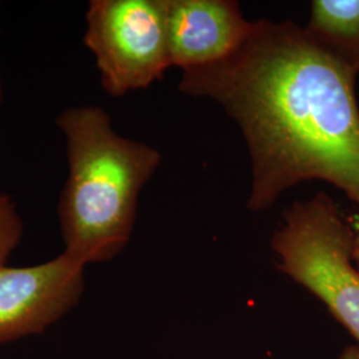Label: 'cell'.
<instances>
[{
	"instance_id": "cell-1",
	"label": "cell",
	"mask_w": 359,
	"mask_h": 359,
	"mask_svg": "<svg viewBox=\"0 0 359 359\" xmlns=\"http://www.w3.org/2000/svg\"><path fill=\"white\" fill-rule=\"evenodd\" d=\"M355 79L293 22H253L217 63L182 71L179 90L219 104L238 124L252 161L248 209L322 180L359 205Z\"/></svg>"
},
{
	"instance_id": "cell-2",
	"label": "cell",
	"mask_w": 359,
	"mask_h": 359,
	"mask_svg": "<svg viewBox=\"0 0 359 359\" xmlns=\"http://www.w3.org/2000/svg\"><path fill=\"white\" fill-rule=\"evenodd\" d=\"M68 176L57 203L65 253L83 265L112 261L128 245L144 185L161 164L148 144L118 135L100 107L62 111Z\"/></svg>"
},
{
	"instance_id": "cell-3",
	"label": "cell",
	"mask_w": 359,
	"mask_h": 359,
	"mask_svg": "<svg viewBox=\"0 0 359 359\" xmlns=\"http://www.w3.org/2000/svg\"><path fill=\"white\" fill-rule=\"evenodd\" d=\"M355 236L333 198L318 192L283 212L271 248L278 270L316 295L359 346V270L353 261Z\"/></svg>"
},
{
	"instance_id": "cell-4",
	"label": "cell",
	"mask_w": 359,
	"mask_h": 359,
	"mask_svg": "<svg viewBox=\"0 0 359 359\" xmlns=\"http://www.w3.org/2000/svg\"><path fill=\"white\" fill-rule=\"evenodd\" d=\"M167 0H92L83 41L104 92L114 97L145 90L172 67Z\"/></svg>"
},
{
	"instance_id": "cell-5",
	"label": "cell",
	"mask_w": 359,
	"mask_h": 359,
	"mask_svg": "<svg viewBox=\"0 0 359 359\" xmlns=\"http://www.w3.org/2000/svg\"><path fill=\"white\" fill-rule=\"evenodd\" d=\"M86 265L62 253L27 268L0 265V344L43 333L80 302Z\"/></svg>"
},
{
	"instance_id": "cell-6",
	"label": "cell",
	"mask_w": 359,
	"mask_h": 359,
	"mask_svg": "<svg viewBox=\"0 0 359 359\" xmlns=\"http://www.w3.org/2000/svg\"><path fill=\"white\" fill-rule=\"evenodd\" d=\"M172 67L182 71L217 63L236 51L252 29L234 0H167Z\"/></svg>"
},
{
	"instance_id": "cell-7",
	"label": "cell",
	"mask_w": 359,
	"mask_h": 359,
	"mask_svg": "<svg viewBox=\"0 0 359 359\" xmlns=\"http://www.w3.org/2000/svg\"><path fill=\"white\" fill-rule=\"evenodd\" d=\"M306 35L353 75L359 74V0H314Z\"/></svg>"
},
{
	"instance_id": "cell-8",
	"label": "cell",
	"mask_w": 359,
	"mask_h": 359,
	"mask_svg": "<svg viewBox=\"0 0 359 359\" xmlns=\"http://www.w3.org/2000/svg\"><path fill=\"white\" fill-rule=\"evenodd\" d=\"M25 224L16 203L7 193L0 192V265H4L23 238Z\"/></svg>"
},
{
	"instance_id": "cell-9",
	"label": "cell",
	"mask_w": 359,
	"mask_h": 359,
	"mask_svg": "<svg viewBox=\"0 0 359 359\" xmlns=\"http://www.w3.org/2000/svg\"><path fill=\"white\" fill-rule=\"evenodd\" d=\"M339 359H359V346L355 345H350L347 346L342 354H341V358Z\"/></svg>"
},
{
	"instance_id": "cell-10",
	"label": "cell",
	"mask_w": 359,
	"mask_h": 359,
	"mask_svg": "<svg viewBox=\"0 0 359 359\" xmlns=\"http://www.w3.org/2000/svg\"><path fill=\"white\" fill-rule=\"evenodd\" d=\"M353 261L355 264V266L359 270V234L355 236V240H354V248H353Z\"/></svg>"
},
{
	"instance_id": "cell-11",
	"label": "cell",
	"mask_w": 359,
	"mask_h": 359,
	"mask_svg": "<svg viewBox=\"0 0 359 359\" xmlns=\"http://www.w3.org/2000/svg\"><path fill=\"white\" fill-rule=\"evenodd\" d=\"M0 13H1V3H0ZM3 103V81H1V71H0V105Z\"/></svg>"
}]
</instances>
